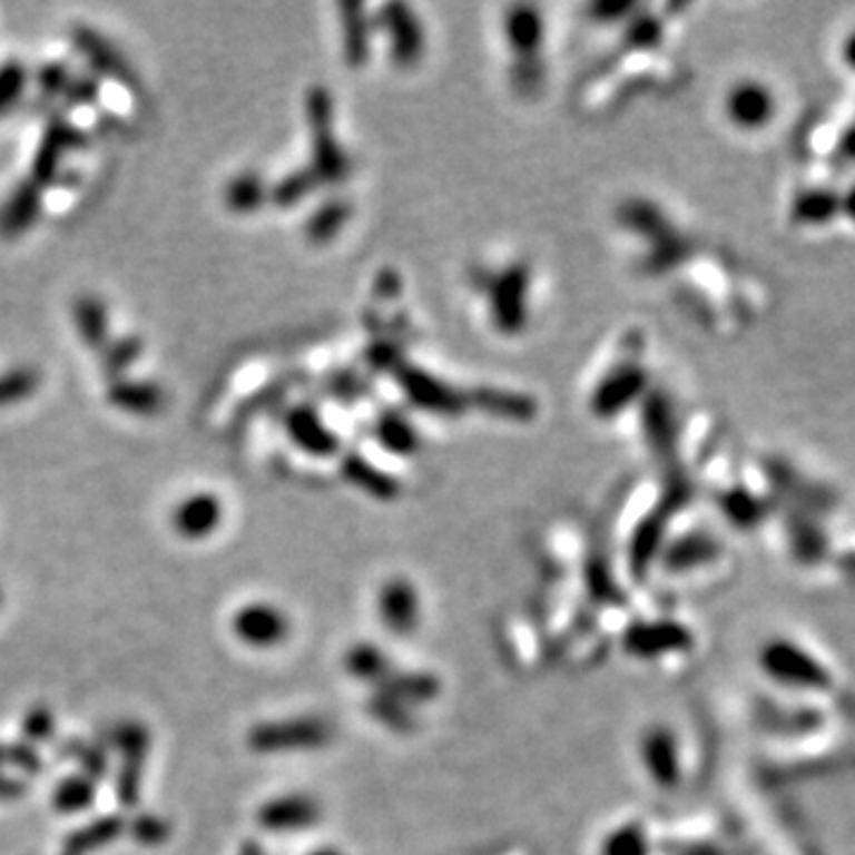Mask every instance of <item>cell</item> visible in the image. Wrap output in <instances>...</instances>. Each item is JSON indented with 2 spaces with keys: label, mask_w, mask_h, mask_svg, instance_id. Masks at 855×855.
Returning <instances> with one entry per match:
<instances>
[{
  "label": "cell",
  "mask_w": 855,
  "mask_h": 855,
  "mask_svg": "<svg viewBox=\"0 0 855 855\" xmlns=\"http://www.w3.org/2000/svg\"><path fill=\"white\" fill-rule=\"evenodd\" d=\"M107 741L119 748L124 763L117 775V798L124 808H134L140 796L142 768L150 748V733L136 720H124L112 725L107 733Z\"/></svg>",
  "instance_id": "obj_1"
},
{
  "label": "cell",
  "mask_w": 855,
  "mask_h": 855,
  "mask_svg": "<svg viewBox=\"0 0 855 855\" xmlns=\"http://www.w3.org/2000/svg\"><path fill=\"white\" fill-rule=\"evenodd\" d=\"M331 737L328 723L318 718H293L278 723H264L249 729L247 744L257 754L299 751V748H316Z\"/></svg>",
  "instance_id": "obj_2"
},
{
  "label": "cell",
  "mask_w": 855,
  "mask_h": 855,
  "mask_svg": "<svg viewBox=\"0 0 855 855\" xmlns=\"http://www.w3.org/2000/svg\"><path fill=\"white\" fill-rule=\"evenodd\" d=\"M234 632L249 649H274L291 635V618L276 603H245L234 616Z\"/></svg>",
  "instance_id": "obj_3"
},
{
  "label": "cell",
  "mask_w": 855,
  "mask_h": 855,
  "mask_svg": "<svg viewBox=\"0 0 855 855\" xmlns=\"http://www.w3.org/2000/svg\"><path fill=\"white\" fill-rule=\"evenodd\" d=\"M376 616L395 637L412 635L421 622V594L406 578H390L376 592Z\"/></svg>",
  "instance_id": "obj_4"
},
{
  "label": "cell",
  "mask_w": 855,
  "mask_h": 855,
  "mask_svg": "<svg viewBox=\"0 0 855 855\" xmlns=\"http://www.w3.org/2000/svg\"><path fill=\"white\" fill-rule=\"evenodd\" d=\"M83 140H86L83 131H79L75 124H69L62 117L50 119L41 136L39 148H36V155L31 159V181L39 188L50 186L60 174L65 153L77 146H83Z\"/></svg>",
  "instance_id": "obj_5"
},
{
  "label": "cell",
  "mask_w": 855,
  "mask_h": 855,
  "mask_svg": "<svg viewBox=\"0 0 855 855\" xmlns=\"http://www.w3.org/2000/svg\"><path fill=\"white\" fill-rule=\"evenodd\" d=\"M725 110L735 127L756 131V129L768 127V124L775 119L777 98L770 91V86H765L763 81L746 79L729 88Z\"/></svg>",
  "instance_id": "obj_6"
},
{
  "label": "cell",
  "mask_w": 855,
  "mask_h": 855,
  "mask_svg": "<svg viewBox=\"0 0 855 855\" xmlns=\"http://www.w3.org/2000/svg\"><path fill=\"white\" fill-rule=\"evenodd\" d=\"M639 760L649 779L661 789H670L680 777L677 739L666 725H651L639 737Z\"/></svg>",
  "instance_id": "obj_7"
},
{
  "label": "cell",
  "mask_w": 855,
  "mask_h": 855,
  "mask_svg": "<svg viewBox=\"0 0 855 855\" xmlns=\"http://www.w3.org/2000/svg\"><path fill=\"white\" fill-rule=\"evenodd\" d=\"M321 819L318 800L309 794L276 796L259 808L257 823L269 832H297L314 827Z\"/></svg>",
  "instance_id": "obj_8"
},
{
  "label": "cell",
  "mask_w": 855,
  "mask_h": 855,
  "mask_svg": "<svg viewBox=\"0 0 855 855\" xmlns=\"http://www.w3.org/2000/svg\"><path fill=\"white\" fill-rule=\"evenodd\" d=\"M71 41L83 52V58L88 60L100 77L115 79L124 86L136 88V71L127 65V60L121 58V52L105 39L102 33L88 29V27H77L71 31Z\"/></svg>",
  "instance_id": "obj_9"
},
{
  "label": "cell",
  "mask_w": 855,
  "mask_h": 855,
  "mask_svg": "<svg viewBox=\"0 0 855 855\" xmlns=\"http://www.w3.org/2000/svg\"><path fill=\"white\" fill-rule=\"evenodd\" d=\"M222 502L209 492L184 499L174 511V528L184 540H205L222 523Z\"/></svg>",
  "instance_id": "obj_10"
},
{
  "label": "cell",
  "mask_w": 855,
  "mask_h": 855,
  "mask_svg": "<svg viewBox=\"0 0 855 855\" xmlns=\"http://www.w3.org/2000/svg\"><path fill=\"white\" fill-rule=\"evenodd\" d=\"M41 198L43 188L36 186L31 178L17 186L10 198L0 209V236L3 238H20L41 217Z\"/></svg>",
  "instance_id": "obj_11"
},
{
  "label": "cell",
  "mask_w": 855,
  "mask_h": 855,
  "mask_svg": "<svg viewBox=\"0 0 855 855\" xmlns=\"http://www.w3.org/2000/svg\"><path fill=\"white\" fill-rule=\"evenodd\" d=\"M107 400H110L112 406L121 409V412L150 416V414H157L159 409L165 406L167 395L157 383L121 381L119 379L110 385V390H107Z\"/></svg>",
  "instance_id": "obj_12"
},
{
  "label": "cell",
  "mask_w": 855,
  "mask_h": 855,
  "mask_svg": "<svg viewBox=\"0 0 855 855\" xmlns=\"http://www.w3.org/2000/svg\"><path fill=\"white\" fill-rule=\"evenodd\" d=\"M285 425H288L291 438L299 444L302 450L314 456H328L335 450V440L326 431V425L318 421L312 406H295L285 416Z\"/></svg>",
  "instance_id": "obj_13"
},
{
  "label": "cell",
  "mask_w": 855,
  "mask_h": 855,
  "mask_svg": "<svg viewBox=\"0 0 855 855\" xmlns=\"http://www.w3.org/2000/svg\"><path fill=\"white\" fill-rule=\"evenodd\" d=\"M124 829H127V823H124V817L119 815H105L100 819H94V823H88L67 836L60 855H88L91 851H100L107 844L119 839Z\"/></svg>",
  "instance_id": "obj_14"
},
{
  "label": "cell",
  "mask_w": 855,
  "mask_h": 855,
  "mask_svg": "<svg viewBox=\"0 0 855 855\" xmlns=\"http://www.w3.org/2000/svg\"><path fill=\"white\" fill-rule=\"evenodd\" d=\"M75 321L83 337V343L91 350H105L110 343V326H107V309L94 295H83L75 302Z\"/></svg>",
  "instance_id": "obj_15"
},
{
  "label": "cell",
  "mask_w": 855,
  "mask_h": 855,
  "mask_svg": "<svg viewBox=\"0 0 855 855\" xmlns=\"http://www.w3.org/2000/svg\"><path fill=\"white\" fill-rule=\"evenodd\" d=\"M599 855H651V842L645 827L626 823L603 836Z\"/></svg>",
  "instance_id": "obj_16"
},
{
  "label": "cell",
  "mask_w": 855,
  "mask_h": 855,
  "mask_svg": "<svg viewBox=\"0 0 855 855\" xmlns=\"http://www.w3.org/2000/svg\"><path fill=\"white\" fill-rule=\"evenodd\" d=\"M94 796H96V784L91 779L83 775H71L58 784L56 794H52V806L65 815L81 813L94 804Z\"/></svg>",
  "instance_id": "obj_17"
},
{
  "label": "cell",
  "mask_w": 855,
  "mask_h": 855,
  "mask_svg": "<svg viewBox=\"0 0 855 855\" xmlns=\"http://www.w3.org/2000/svg\"><path fill=\"white\" fill-rule=\"evenodd\" d=\"M264 198H266L264 181L253 171H245V174L236 176L234 181L226 186V193H224L226 205L238 214L255 212L264 203Z\"/></svg>",
  "instance_id": "obj_18"
},
{
  "label": "cell",
  "mask_w": 855,
  "mask_h": 855,
  "mask_svg": "<svg viewBox=\"0 0 855 855\" xmlns=\"http://www.w3.org/2000/svg\"><path fill=\"white\" fill-rule=\"evenodd\" d=\"M142 354V341L138 335H124V337H117L115 343H107V347L102 350V371L107 379L119 381V376L127 368H131L138 356Z\"/></svg>",
  "instance_id": "obj_19"
},
{
  "label": "cell",
  "mask_w": 855,
  "mask_h": 855,
  "mask_svg": "<svg viewBox=\"0 0 855 855\" xmlns=\"http://www.w3.org/2000/svg\"><path fill=\"white\" fill-rule=\"evenodd\" d=\"M41 385L39 371L31 366H17L0 373V409L24 402Z\"/></svg>",
  "instance_id": "obj_20"
},
{
  "label": "cell",
  "mask_w": 855,
  "mask_h": 855,
  "mask_svg": "<svg viewBox=\"0 0 855 855\" xmlns=\"http://www.w3.org/2000/svg\"><path fill=\"white\" fill-rule=\"evenodd\" d=\"M628 645L639 651L641 656H653V653H664L668 651L672 645H680V632H677L675 628L666 626V622H658V626H645L641 630H637L630 639Z\"/></svg>",
  "instance_id": "obj_21"
},
{
  "label": "cell",
  "mask_w": 855,
  "mask_h": 855,
  "mask_svg": "<svg viewBox=\"0 0 855 855\" xmlns=\"http://www.w3.org/2000/svg\"><path fill=\"white\" fill-rule=\"evenodd\" d=\"M62 756L77 760L81 765V775L94 784L107 773V756L100 746H86L77 739H71L62 746Z\"/></svg>",
  "instance_id": "obj_22"
},
{
  "label": "cell",
  "mask_w": 855,
  "mask_h": 855,
  "mask_svg": "<svg viewBox=\"0 0 855 855\" xmlns=\"http://www.w3.org/2000/svg\"><path fill=\"white\" fill-rule=\"evenodd\" d=\"M24 83H27L24 65L14 60L0 65V117H3L17 100H20Z\"/></svg>",
  "instance_id": "obj_23"
},
{
  "label": "cell",
  "mask_w": 855,
  "mask_h": 855,
  "mask_svg": "<svg viewBox=\"0 0 855 855\" xmlns=\"http://www.w3.org/2000/svg\"><path fill=\"white\" fill-rule=\"evenodd\" d=\"M288 390H291V383H288V381H276V383H272V385H266V387L257 390L253 397H247V400L238 406V414H236V416H238L240 421L253 419L255 414L264 412V409H272L274 404H278L285 395H288Z\"/></svg>",
  "instance_id": "obj_24"
},
{
  "label": "cell",
  "mask_w": 855,
  "mask_h": 855,
  "mask_svg": "<svg viewBox=\"0 0 855 855\" xmlns=\"http://www.w3.org/2000/svg\"><path fill=\"white\" fill-rule=\"evenodd\" d=\"M131 834H134V839L142 846H163L169 839L171 827L165 817L146 813V815L134 817Z\"/></svg>",
  "instance_id": "obj_25"
},
{
  "label": "cell",
  "mask_w": 855,
  "mask_h": 855,
  "mask_svg": "<svg viewBox=\"0 0 855 855\" xmlns=\"http://www.w3.org/2000/svg\"><path fill=\"white\" fill-rule=\"evenodd\" d=\"M345 664H347V670L356 677H364V680H371L373 675H383L385 672V653L373 649L371 645H364V647H354L347 656H345Z\"/></svg>",
  "instance_id": "obj_26"
},
{
  "label": "cell",
  "mask_w": 855,
  "mask_h": 855,
  "mask_svg": "<svg viewBox=\"0 0 855 855\" xmlns=\"http://www.w3.org/2000/svg\"><path fill=\"white\" fill-rule=\"evenodd\" d=\"M312 184H314L312 171H295L291 176H285L283 181L274 188V200L278 205H293L299 198H305V195L312 190Z\"/></svg>",
  "instance_id": "obj_27"
},
{
  "label": "cell",
  "mask_w": 855,
  "mask_h": 855,
  "mask_svg": "<svg viewBox=\"0 0 855 855\" xmlns=\"http://www.w3.org/2000/svg\"><path fill=\"white\" fill-rule=\"evenodd\" d=\"M71 77L75 75H71L65 62H48L39 71V86L48 98H58V96H65Z\"/></svg>",
  "instance_id": "obj_28"
},
{
  "label": "cell",
  "mask_w": 855,
  "mask_h": 855,
  "mask_svg": "<svg viewBox=\"0 0 855 855\" xmlns=\"http://www.w3.org/2000/svg\"><path fill=\"white\" fill-rule=\"evenodd\" d=\"M52 729H56V720H52L50 708L36 706V708H31L27 712V718H24V737L31 744L46 741L52 735Z\"/></svg>",
  "instance_id": "obj_29"
},
{
  "label": "cell",
  "mask_w": 855,
  "mask_h": 855,
  "mask_svg": "<svg viewBox=\"0 0 855 855\" xmlns=\"http://www.w3.org/2000/svg\"><path fill=\"white\" fill-rule=\"evenodd\" d=\"M100 83L96 77H71L65 98L69 105H91L98 100Z\"/></svg>",
  "instance_id": "obj_30"
},
{
  "label": "cell",
  "mask_w": 855,
  "mask_h": 855,
  "mask_svg": "<svg viewBox=\"0 0 855 855\" xmlns=\"http://www.w3.org/2000/svg\"><path fill=\"white\" fill-rule=\"evenodd\" d=\"M8 765H14V768H20L27 775H36V773L43 770L41 756L33 751L31 744H12V746H8Z\"/></svg>",
  "instance_id": "obj_31"
},
{
  "label": "cell",
  "mask_w": 855,
  "mask_h": 855,
  "mask_svg": "<svg viewBox=\"0 0 855 855\" xmlns=\"http://www.w3.org/2000/svg\"><path fill=\"white\" fill-rule=\"evenodd\" d=\"M24 792H27L24 782L0 775V800H17Z\"/></svg>",
  "instance_id": "obj_32"
},
{
  "label": "cell",
  "mask_w": 855,
  "mask_h": 855,
  "mask_svg": "<svg viewBox=\"0 0 855 855\" xmlns=\"http://www.w3.org/2000/svg\"><path fill=\"white\" fill-rule=\"evenodd\" d=\"M842 60L855 75V29L846 33V39L842 43Z\"/></svg>",
  "instance_id": "obj_33"
},
{
  "label": "cell",
  "mask_w": 855,
  "mask_h": 855,
  "mask_svg": "<svg viewBox=\"0 0 855 855\" xmlns=\"http://www.w3.org/2000/svg\"><path fill=\"white\" fill-rule=\"evenodd\" d=\"M839 207H842V212H846L848 217L855 222V188H853V193L846 195L844 200H839Z\"/></svg>",
  "instance_id": "obj_34"
},
{
  "label": "cell",
  "mask_w": 855,
  "mask_h": 855,
  "mask_svg": "<svg viewBox=\"0 0 855 855\" xmlns=\"http://www.w3.org/2000/svg\"><path fill=\"white\" fill-rule=\"evenodd\" d=\"M240 855H264V853H262V848L255 842H247V844H243Z\"/></svg>",
  "instance_id": "obj_35"
},
{
  "label": "cell",
  "mask_w": 855,
  "mask_h": 855,
  "mask_svg": "<svg viewBox=\"0 0 855 855\" xmlns=\"http://www.w3.org/2000/svg\"><path fill=\"white\" fill-rule=\"evenodd\" d=\"M309 855H343L341 851H335V848H316V851H312Z\"/></svg>",
  "instance_id": "obj_36"
},
{
  "label": "cell",
  "mask_w": 855,
  "mask_h": 855,
  "mask_svg": "<svg viewBox=\"0 0 855 855\" xmlns=\"http://www.w3.org/2000/svg\"><path fill=\"white\" fill-rule=\"evenodd\" d=\"M0 765H8V746H0Z\"/></svg>",
  "instance_id": "obj_37"
},
{
  "label": "cell",
  "mask_w": 855,
  "mask_h": 855,
  "mask_svg": "<svg viewBox=\"0 0 855 855\" xmlns=\"http://www.w3.org/2000/svg\"><path fill=\"white\" fill-rule=\"evenodd\" d=\"M0 601H3V594H0Z\"/></svg>",
  "instance_id": "obj_38"
}]
</instances>
